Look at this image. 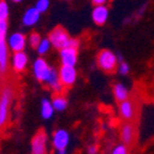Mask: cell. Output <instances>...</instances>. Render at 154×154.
Masks as SVG:
<instances>
[{"mask_svg":"<svg viewBox=\"0 0 154 154\" xmlns=\"http://www.w3.org/2000/svg\"><path fill=\"white\" fill-rule=\"evenodd\" d=\"M12 2H15V3H20L21 0H12Z\"/></svg>","mask_w":154,"mask_h":154,"instance_id":"f1b7e54d","label":"cell"},{"mask_svg":"<svg viewBox=\"0 0 154 154\" xmlns=\"http://www.w3.org/2000/svg\"><path fill=\"white\" fill-rule=\"evenodd\" d=\"M120 138L122 143L128 148H132L137 142V126L134 122L123 121L120 127Z\"/></svg>","mask_w":154,"mask_h":154,"instance_id":"277c9868","label":"cell"},{"mask_svg":"<svg viewBox=\"0 0 154 154\" xmlns=\"http://www.w3.org/2000/svg\"><path fill=\"white\" fill-rule=\"evenodd\" d=\"M40 16H41V12L36 8H29L22 16V22L25 26H33V25L38 22Z\"/></svg>","mask_w":154,"mask_h":154,"instance_id":"9a60e30c","label":"cell"},{"mask_svg":"<svg viewBox=\"0 0 154 154\" xmlns=\"http://www.w3.org/2000/svg\"><path fill=\"white\" fill-rule=\"evenodd\" d=\"M27 62H29V58H27V54L23 52H15L14 56L11 58V66H12V69L15 72L20 73L22 70H25L27 66Z\"/></svg>","mask_w":154,"mask_h":154,"instance_id":"4fadbf2b","label":"cell"},{"mask_svg":"<svg viewBox=\"0 0 154 154\" xmlns=\"http://www.w3.org/2000/svg\"><path fill=\"white\" fill-rule=\"evenodd\" d=\"M113 96L119 102H122L130 97V91H128L126 85H123L122 83H117L113 85Z\"/></svg>","mask_w":154,"mask_h":154,"instance_id":"2e32d148","label":"cell"},{"mask_svg":"<svg viewBox=\"0 0 154 154\" xmlns=\"http://www.w3.org/2000/svg\"><path fill=\"white\" fill-rule=\"evenodd\" d=\"M91 17H93V21L96 25H99V26L105 25L109 19V8L106 5H95Z\"/></svg>","mask_w":154,"mask_h":154,"instance_id":"7c38bea8","label":"cell"},{"mask_svg":"<svg viewBox=\"0 0 154 154\" xmlns=\"http://www.w3.org/2000/svg\"><path fill=\"white\" fill-rule=\"evenodd\" d=\"M15 97V90L11 85L6 84L0 89V131L5 130L9 122L10 107Z\"/></svg>","mask_w":154,"mask_h":154,"instance_id":"6da1fadb","label":"cell"},{"mask_svg":"<svg viewBox=\"0 0 154 154\" xmlns=\"http://www.w3.org/2000/svg\"><path fill=\"white\" fill-rule=\"evenodd\" d=\"M6 32H8V22H6V20H0V42L5 41Z\"/></svg>","mask_w":154,"mask_h":154,"instance_id":"cb8c5ba5","label":"cell"},{"mask_svg":"<svg viewBox=\"0 0 154 154\" xmlns=\"http://www.w3.org/2000/svg\"><path fill=\"white\" fill-rule=\"evenodd\" d=\"M96 63L102 72L113 73L119 66L117 54H115L113 52H111L109 49H102V51H100L96 57Z\"/></svg>","mask_w":154,"mask_h":154,"instance_id":"3957f363","label":"cell"},{"mask_svg":"<svg viewBox=\"0 0 154 154\" xmlns=\"http://www.w3.org/2000/svg\"><path fill=\"white\" fill-rule=\"evenodd\" d=\"M31 152L32 154H48V137L43 130L37 131L32 137Z\"/></svg>","mask_w":154,"mask_h":154,"instance_id":"5b68a950","label":"cell"},{"mask_svg":"<svg viewBox=\"0 0 154 154\" xmlns=\"http://www.w3.org/2000/svg\"><path fill=\"white\" fill-rule=\"evenodd\" d=\"M41 40H42V37L38 35L37 32H32V33L30 35V37H29V43H30L31 47L37 48L38 45H40V42H41Z\"/></svg>","mask_w":154,"mask_h":154,"instance_id":"44dd1931","label":"cell"},{"mask_svg":"<svg viewBox=\"0 0 154 154\" xmlns=\"http://www.w3.org/2000/svg\"><path fill=\"white\" fill-rule=\"evenodd\" d=\"M119 113L120 117L123 121L128 122H133L137 117V106L136 102L131 99H127L119 104Z\"/></svg>","mask_w":154,"mask_h":154,"instance_id":"8992f818","label":"cell"},{"mask_svg":"<svg viewBox=\"0 0 154 154\" xmlns=\"http://www.w3.org/2000/svg\"><path fill=\"white\" fill-rule=\"evenodd\" d=\"M54 107L48 99H42L41 101V116L45 120H49L54 113Z\"/></svg>","mask_w":154,"mask_h":154,"instance_id":"e0dca14e","label":"cell"},{"mask_svg":"<svg viewBox=\"0 0 154 154\" xmlns=\"http://www.w3.org/2000/svg\"><path fill=\"white\" fill-rule=\"evenodd\" d=\"M58 75H59V80H60L62 85L64 88H70L75 83L76 76H78V73H76L75 67L60 66V69L58 72Z\"/></svg>","mask_w":154,"mask_h":154,"instance_id":"52a82bcc","label":"cell"},{"mask_svg":"<svg viewBox=\"0 0 154 154\" xmlns=\"http://www.w3.org/2000/svg\"><path fill=\"white\" fill-rule=\"evenodd\" d=\"M107 0H93L94 5H105Z\"/></svg>","mask_w":154,"mask_h":154,"instance_id":"4316f807","label":"cell"},{"mask_svg":"<svg viewBox=\"0 0 154 154\" xmlns=\"http://www.w3.org/2000/svg\"><path fill=\"white\" fill-rule=\"evenodd\" d=\"M57 154H67V149H62V150H57Z\"/></svg>","mask_w":154,"mask_h":154,"instance_id":"83f0119b","label":"cell"},{"mask_svg":"<svg viewBox=\"0 0 154 154\" xmlns=\"http://www.w3.org/2000/svg\"><path fill=\"white\" fill-rule=\"evenodd\" d=\"M111 154H130V148H128L126 144L121 143L112 149Z\"/></svg>","mask_w":154,"mask_h":154,"instance_id":"7402d4cb","label":"cell"},{"mask_svg":"<svg viewBox=\"0 0 154 154\" xmlns=\"http://www.w3.org/2000/svg\"><path fill=\"white\" fill-rule=\"evenodd\" d=\"M119 73L121 75H127L128 73H130V66H128L126 62L119 63Z\"/></svg>","mask_w":154,"mask_h":154,"instance_id":"d4e9b609","label":"cell"},{"mask_svg":"<svg viewBox=\"0 0 154 154\" xmlns=\"http://www.w3.org/2000/svg\"><path fill=\"white\" fill-rule=\"evenodd\" d=\"M8 46L9 49H11L12 52H22L26 46V37L25 35H22L21 32H15L12 33L8 41Z\"/></svg>","mask_w":154,"mask_h":154,"instance_id":"8fae6325","label":"cell"},{"mask_svg":"<svg viewBox=\"0 0 154 154\" xmlns=\"http://www.w3.org/2000/svg\"><path fill=\"white\" fill-rule=\"evenodd\" d=\"M51 69L52 68L48 66V63L43 58H38L33 63V74L36 76V79L38 82H41V83H45V80L48 76Z\"/></svg>","mask_w":154,"mask_h":154,"instance_id":"30bf717a","label":"cell"},{"mask_svg":"<svg viewBox=\"0 0 154 154\" xmlns=\"http://www.w3.org/2000/svg\"><path fill=\"white\" fill-rule=\"evenodd\" d=\"M9 17V5L4 0H0V20H8Z\"/></svg>","mask_w":154,"mask_h":154,"instance_id":"ffe728a7","label":"cell"},{"mask_svg":"<svg viewBox=\"0 0 154 154\" xmlns=\"http://www.w3.org/2000/svg\"><path fill=\"white\" fill-rule=\"evenodd\" d=\"M9 63V46L5 41L0 42V79L6 74Z\"/></svg>","mask_w":154,"mask_h":154,"instance_id":"5bb4252c","label":"cell"},{"mask_svg":"<svg viewBox=\"0 0 154 154\" xmlns=\"http://www.w3.org/2000/svg\"><path fill=\"white\" fill-rule=\"evenodd\" d=\"M51 47H52V43H51L49 38H42L40 45H38V47H37V52L40 56H45L46 53L49 52Z\"/></svg>","mask_w":154,"mask_h":154,"instance_id":"d6986e66","label":"cell"},{"mask_svg":"<svg viewBox=\"0 0 154 154\" xmlns=\"http://www.w3.org/2000/svg\"><path fill=\"white\" fill-rule=\"evenodd\" d=\"M35 8L42 14V12L48 10V8H49V0H37Z\"/></svg>","mask_w":154,"mask_h":154,"instance_id":"603a6c76","label":"cell"},{"mask_svg":"<svg viewBox=\"0 0 154 154\" xmlns=\"http://www.w3.org/2000/svg\"><path fill=\"white\" fill-rule=\"evenodd\" d=\"M69 133L68 131L63 130V128H59V130L53 132L52 136V146L53 148L57 150H62V149H67L68 144H69Z\"/></svg>","mask_w":154,"mask_h":154,"instance_id":"ba28073f","label":"cell"},{"mask_svg":"<svg viewBox=\"0 0 154 154\" xmlns=\"http://www.w3.org/2000/svg\"><path fill=\"white\" fill-rule=\"evenodd\" d=\"M59 58L62 66H70L75 67L78 62V48L74 47H67L59 51Z\"/></svg>","mask_w":154,"mask_h":154,"instance_id":"9c48e42d","label":"cell"},{"mask_svg":"<svg viewBox=\"0 0 154 154\" xmlns=\"http://www.w3.org/2000/svg\"><path fill=\"white\" fill-rule=\"evenodd\" d=\"M88 154H97V147L96 146H89Z\"/></svg>","mask_w":154,"mask_h":154,"instance_id":"484cf974","label":"cell"},{"mask_svg":"<svg viewBox=\"0 0 154 154\" xmlns=\"http://www.w3.org/2000/svg\"><path fill=\"white\" fill-rule=\"evenodd\" d=\"M52 105H53L56 111H64L68 106V100L66 99V96H63L62 94H56V96L53 97Z\"/></svg>","mask_w":154,"mask_h":154,"instance_id":"ac0fdd59","label":"cell"},{"mask_svg":"<svg viewBox=\"0 0 154 154\" xmlns=\"http://www.w3.org/2000/svg\"><path fill=\"white\" fill-rule=\"evenodd\" d=\"M49 41L52 43V46L57 49H63L67 47H74L79 48V41L76 38H72L69 33L66 31V29H63L60 26H57L49 32Z\"/></svg>","mask_w":154,"mask_h":154,"instance_id":"7a4b0ae2","label":"cell"}]
</instances>
